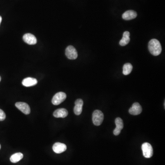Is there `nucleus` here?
Returning a JSON list of instances; mask_svg holds the SVG:
<instances>
[{
  "instance_id": "1",
  "label": "nucleus",
  "mask_w": 165,
  "mask_h": 165,
  "mask_svg": "<svg viewBox=\"0 0 165 165\" xmlns=\"http://www.w3.org/2000/svg\"><path fill=\"white\" fill-rule=\"evenodd\" d=\"M148 48L150 53L154 56L159 55L162 50L161 45L157 39H152L150 40L148 44Z\"/></svg>"
},
{
  "instance_id": "2",
  "label": "nucleus",
  "mask_w": 165,
  "mask_h": 165,
  "mask_svg": "<svg viewBox=\"0 0 165 165\" xmlns=\"http://www.w3.org/2000/svg\"><path fill=\"white\" fill-rule=\"evenodd\" d=\"M104 120V114L101 111H95L92 115V121L95 126H100Z\"/></svg>"
},
{
  "instance_id": "3",
  "label": "nucleus",
  "mask_w": 165,
  "mask_h": 165,
  "mask_svg": "<svg viewBox=\"0 0 165 165\" xmlns=\"http://www.w3.org/2000/svg\"><path fill=\"white\" fill-rule=\"evenodd\" d=\"M142 150L145 157L150 158L152 157L153 150L151 144L148 143H144L142 145Z\"/></svg>"
},
{
  "instance_id": "4",
  "label": "nucleus",
  "mask_w": 165,
  "mask_h": 165,
  "mask_svg": "<svg viewBox=\"0 0 165 165\" xmlns=\"http://www.w3.org/2000/svg\"><path fill=\"white\" fill-rule=\"evenodd\" d=\"M67 98V95L63 92H59L57 93L52 98V104L54 105H58L64 102Z\"/></svg>"
},
{
  "instance_id": "5",
  "label": "nucleus",
  "mask_w": 165,
  "mask_h": 165,
  "mask_svg": "<svg viewBox=\"0 0 165 165\" xmlns=\"http://www.w3.org/2000/svg\"><path fill=\"white\" fill-rule=\"evenodd\" d=\"M65 54L69 59L75 60L78 57V52L76 49L72 45L67 46L66 49Z\"/></svg>"
},
{
  "instance_id": "6",
  "label": "nucleus",
  "mask_w": 165,
  "mask_h": 165,
  "mask_svg": "<svg viewBox=\"0 0 165 165\" xmlns=\"http://www.w3.org/2000/svg\"><path fill=\"white\" fill-rule=\"evenodd\" d=\"M15 106L17 109L21 111L24 114L28 115L30 113V108L26 103L18 102L16 103Z\"/></svg>"
},
{
  "instance_id": "7",
  "label": "nucleus",
  "mask_w": 165,
  "mask_h": 165,
  "mask_svg": "<svg viewBox=\"0 0 165 165\" xmlns=\"http://www.w3.org/2000/svg\"><path fill=\"white\" fill-rule=\"evenodd\" d=\"M142 111V107L138 102L134 103L131 107L129 110L130 114L132 115H138L140 114Z\"/></svg>"
},
{
  "instance_id": "8",
  "label": "nucleus",
  "mask_w": 165,
  "mask_h": 165,
  "mask_svg": "<svg viewBox=\"0 0 165 165\" xmlns=\"http://www.w3.org/2000/svg\"><path fill=\"white\" fill-rule=\"evenodd\" d=\"M23 41L28 44L33 45L37 43L36 38L35 36L30 33L25 34L23 36Z\"/></svg>"
},
{
  "instance_id": "9",
  "label": "nucleus",
  "mask_w": 165,
  "mask_h": 165,
  "mask_svg": "<svg viewBox=\"0 0 165 165\" xmlns=\"http://www.w3.org/2000/svg\"><path fill=\"white\" fill-rule=\"evenodd\" d=\"M116 128L113 131V133L115 135L117 136L120 134L121 130L123 128V120L120 117H117L115 120Z\"/></svg>"
},
{
  "instance_id": "10",
  "label": "nucleus",
  "mask_w": 165,
  "mask_h": 165,
  "mask_svg": "<svg viewBox=\"0 0 165 165\" xmlns=\"http://www.w3.org/2000/svg\"><path fill=\"white\" fill-rule=\"evenodd\" d=\"M52 149L56 153L60 154L65 151L67 150V146L64 144L57 142L54 144Z\"/></svg>"
},
{
  "instance_id": "11",
  "label": "nucleus",
  "mask_w": 165,
  "mask_h": 165,
  "mask_svg": "<svg viewBox=\"0 0 165 165\" xmlns=\"http://www.w3.org/2000/svg\"><path fill=\"white\" fill-rule=\"evenodd\" d=\"M84 102L82 99H77L75 102V107H74V112L76 115H79L82 111V106Z\"/></svg>"
},
{
  "instance_id": "12",
  "label": "nucleus",
  "mask_w": 165,
  "mask_h": 165,
  "mask_svg": "<svg viewBox=\"0 0 165 165\" xmlns=\"http://www.w3.org/2000/svg\"><path fill=\"white\" fill-rule=\"evenodd\" d=\"M67 115L68 111L64 108L58 109L53 113V116L56 118H65Z\"/></svg>"
},
{
  "instance_id": "13",
  "label": "nucleus",
  "mask_w": 165,
  "mask_h": 165,
  "mask_svg": "<svg viewBox=\"0 0 165 165\" xmlns=\"http://www.w3.org/2000/svg\"><path fill=\"white\" fill-rule=\"evenodd\" d=\"M137 16L136 12L133 10H128L123 14L122 17L125 20H130L135 19Z\"/></svg>"
},
{
  "instance_id": "14",
  "label": "nucleus",
  "mask_w": 165,
  "mask_h": 165,
  "mask_svg": "<svg viewBox=\"0 0 165 165\" xmlns=\"http://www.w3.org/2000/svg\"><path fill=\"white\" fill-rule=\"evenodd\" d=\"M38 81L35 78H25L23 80L22 85L25 87H31L36 86L37 84Z\"/></svg>"
},
{
  "instance_id": "15",
  "label": "nucleus",
  "mask_w": 165,
  "mask_h": 165,
  "mask_svg": "<svg viewBox=\"0 0 165 165\" xmlns=\"http://www.w3.org/2000/svg\"><path fill=\"white\" fill-rule=\"evenodd\" d=\"M130 33L128 31H125L124 32L123 34V38L122 39L120 40L119 44L121 46H125V45H128L129 42L130 40Z\"/></svg>"
},
{
  "instance_id": "16",
  "label": "nucleus",
  "mask_w": 165,
  "mask_h": 165,
  "mask_svg": "<svg viewBox=\"0 0 165 165\" xmlns=\"http://www.w3.org/2000/svg\"><path fill=\"white\" fill-rule=\"evenodd\" d=\"M23 155L21 153H16L14 154L10 157V161L12 163H17L20 161L23 158Z\"/></svg>"
},
{
  "instance_id": "17",
  "label": "nucleus",
  "mask_w": 165,
  "mask_h": 165,
  "mask_svg": "<svg viewBox=\"0 0 165 165\" xmlns=\"http://www.w3.org/2000/svg\"><path fill=\"white\" fill-rule=\"evenodd\" d=\"M132 66L130 63H127L123 67V74L127 75L129 74L132 71Z\"/></svg>"
},
{
  "instance_id": "18",
  "label": "nucleus",
  "mask_w": 165,
  "mask_h": 165,
  "mask_svg": "<svg viewBox=\"0 0 165 165\" xmlns=\"http://www.w3.org/2000/svg\"><path fill=\"white\" fill-rule=\"evenodd\" d=\"M6 114L5 112L0 109V121H3L6 118Z\"/></svg>"
},
{
  "instance_id": "19",
  "label": "nucleus",
  "mask_w": 165,
  "mask_h": 165,
  "mask_svg": "<svg viewBox=\"0 0 165 165\" xmlns=\"http://www.w3.org/2000/svg\"><path fill=\"white\" fill-rule=\"evenodd\" d=\"M2 21V17L1 16H0V25H1Z\"/></svg>"
},
{
  "instance_id": "20",
  "label": "nucleus",
  "mask_w": 165,
  "mask_h": 165,
  "mask_svg": "<svg viewBox=\"0 0 165 165\" xmlns=\"http://www.w3.org/2000/svg\"><path fill=\"white\" fill-rule=\"evenodd\" d=\"M1 77L0 76V82H1Z\"/></svg>"
},
{
  "instance_id": "21",
  "label": "nucleus",
  "mask_w": 165,
  "mask_h": 165,
  "mask_svg": "<svg viewBox=\"0 0 165 165\" xmlns=\"http://www.w3.org/2000/svg\"><path fill=\"white\" fill-rule=\"evenodd\" d=\"M1 145H0V149H1Z\"/></svg>"
}]
</instances>
